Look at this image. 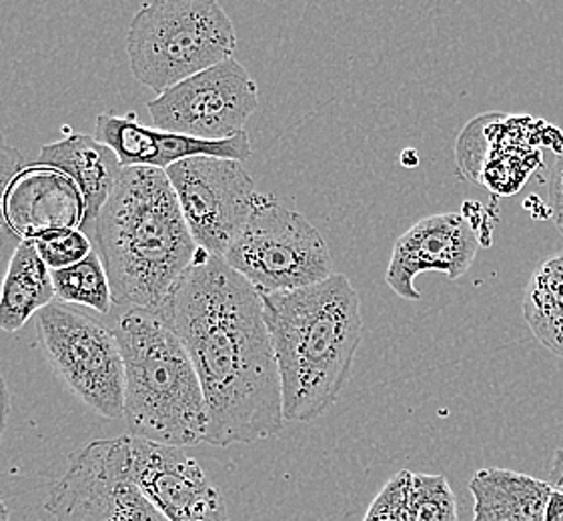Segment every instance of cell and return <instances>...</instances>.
<instances>
[{
  "label": "cell",
  "instance_id": "cell-27",
  "mask_svg": "<svg viewBox=\"0 0 563 521\" xmlns=\"http://www.w3.org/2000/svg\"><path fill=\"white\" fill-rule=\"evenodd\" d=\"M550 484L553 488L563 489V450L553 454L552 467H550Z\"/></svg>",
  "mask_w": 563,
  "mask_h": 521
},
{
  "label": "cell",
  "instance_id": "cell-22",
  "mask_svg": "<svg viewBox=\"0 0 563 521\" xmlns=\"http://www.w3.org/2000/svg\"><path fill=\"white\" fill-rule=\"evenodd\" d=\"M51 271L65 269L92 253V241L79 228L51 229L31 239Z\"/></svg>",
  "mask_w": 563,
  "mask_h": 521
},
{
  "label": "cell",
  "instance_id": "cell-21",
  "mask_svg": "<svg viewBox=\"0 0 563 521\" xmlns=\"http://www.w3.org/2000/svg\"><path fill=\"white\" fill-rule=\"evenodd\" d=\"M24 169L23 153L0 133V287L11 265L12 255L21 247L24 239L14 231L7 215V193L12 179Z\"/></svg>",
  "mask_w": 563,
  "mask_h": 521
},
{
  "label": "cell",
  "instance_id": "cell-16",
  "mask_svg": "<svg viewBox=\"0 0 563 521\" xmlns=\"http://www.w3.org/2000/svg\"><path fill=\"white\" fill-rule=\"evenodd\" d=\"M553 486L538 477L501 467L479 469L470 491L474 496V521H545Z\"/></svg>",
  "mask_w": 563,
  "mask_h": 521
},
{
  "label": "cell",
  "instance_id": "cell-18",
  "mask_svg": "<svg viewBox=\"0 0 563 521\" xmlns=\"http://www.w3.org/2000/svg\"><path fill=\"white\" fill-rule=\"evenodd\" d=\"M523 315L531 333L550 352L563 357V253L543 260L531 275Z\"/></svg>",
  "mask_w": 563,
  "mask_h": 521
},
{
  "label": "cell",
  "instance_id": "cell-5",
  "mask_svg": "<svg viewBox=\"0 0 563 521\" xmlns=\"http://www.w3.org/2000/svg\"><path fill=\"white\" fill-rule=\"evenodd\" d=\"M235 51V24L217 0H148L126 33L133 77L158 95Z\"/></svg>",
  "mask_w": 563,
  "mask_h": 521
},
{
  "label": "cell",
  "instance_id": "cell-9",
  "mask_svg": "<svg viewBox=\"0 0 563 521\" xmlns=\"http://www.w3.org/2000/svg\"><path fill=\"white\" fill-rule=\"evenodd\" d=\"M165 173L199 250L225 257L261 197L243 163L192 157Z\"/></svg>",
  "mask_w": 563,
  "mask_h": 521
},
{
  "label": "cell",
  "instance_id": "cell-4",
  "mask_svg": "<svg viewBox=\"0 0 563 521\" xmlns=\"http://www.w3.org/2000/svg\"><path fill=\"white\" fill-rule=\"evenodd\" d=\"M117 309L109 328L123 353L129 435L170 447L205 443L209 418L203 387L185 345L155 311Z\"/></svg>",
  "mask_w": 563,
  "mask_h": 521
},
{
  "label": "cell",
  "instance_id": "cell-3",
  "mask_svg": "<svg viewBox=\"0 0 563 521\" xmlns=\"http://www.w3.org/2000/svg\"><path fill=\"white\" fill-rule=\"evenodd\" d=\"M114 307L157 311L199 255L167 173L124 167L89 233Z\"/></svg>",
  "mask_w": 563,
  "mask_h": 521
},
{
  "label": "cell",
  "instance_id": "cell-17",
  "mask_svg": "<svg viewBox=\"0 0 563 521\" xmlns=\"http://www.w3.org/2000/svg\"><path fill=\"white\" fill-rule=\"evenodd\" d=\"M57 299L51 269L31 241L12 255L0 287V331L16 333Z\"/></svg>",
  "mask_w": 563,
  "mask_h": 521
},
{
  "label": "cell",
  "instance_id": "cell-6",
  "mask_svg": "<svg viewBox=\"0 0 563 521\" xmlns=\"http://www.w3.org/2000/svg\"><path fill=\"white\" fill-rule=\"evenodd\" d=\"M223 259L261 295L294 291L333 275L331 253L316 225L263 193Z\"/></svg>",
  "mask_w": 563,
  "mask_h": 521
},
{
  "label": "cell",
  "instance_id": "cell-28",
  "mask_svg": "<svg viewBox=\"0 0 563 521\" xmlns=\"http://www.w3.org/2000/svg\"><path fill=\"white\" fill-rule=\"evenodd\" d=\"M0 521H9V510H7L2 498H0Z\"/></svg>",
  "mask_w": 563,
  "mask_h": 521
},
{
  "label": "cell",
  "instance_id": "cell-1",
  "mask_svg": "<svg viewBox=\"0 0 563 521\" xmlns=\"http://www.w3.org/2000/svg\"><path fill=\"white\" fill-rule=\"evenodd\" d=\"M158 318L191 357L207 403L213 447L282 433L283 391L261 293L223 257L199 251Z\"/></svg>",
  "mask_w": 563,
  "mask_h": 521
},
{
  "label": "cell",
  "instance_id": "cell-13",
  "mask_svg": "<svg viewBox=\"0 0 563 521\" xmlns=\"http://www.w3.org/2000/svg\"><path fill=\"white\" fill-rule=\"evenodd\" d=\"M95 138L113 148L123 167L167 170L170 165L192 157H217L243 163L253 153L247 131L223 141H207L161 131L157 126L141 125L135 113L99 114L95 123Z\"/></svg>",
  "mask_w": 563,
  "mask_h": 521
},
{
  "label": "cell",
  "instance_id": "cell-19",
  "mask_svg": "<svg viewBox=\"0 0 563 521\" xmlns=\"http://www.w3.org/2000/svg\"><path fill=\"white\" fill-rule=\"evenodd\" d=\"M51 275L60 303L89 307L101 315H111L114 309L113 289L107 267L97 251L70 267L51 271Z\"/></svg>",
  "mask_w": 563,
  "mask_h": 521
},
{
  "label": "cell",
  "instance_id": "cell-2",
  "mask_svg": "<svg viewBox=\"0 0 563 521\" xmlns=\"http://www.w3.org/2000/svg\"><path fill=\"white\" fill-rule=\"evenodd\" d=\"M282 377L285 421L309 423L338 403L363 335L361 299L347 275L261 295Z\"/></svg>",
  "mask_w": 563,
  "mask_h": 521
},
{
  "label": "cell",
  "instance_id": "cell-24",
  "mask_svg": "<svg viewBox=\"0 0 563 521\" xmlns=\"http://www.w3.org/2000/svg\"><path fill=\"white\" fill-rule=\"evenodd\" d=\"M550 209H552V221L563 237V148L553 163L552 177H550Z\"/></svg>",
  "mask_w": 563,
  "mask_h": 521
},
{
  "label": "cell",
  "instance_id": "cell-8",
  "mask_svg": "<svg viewBox=\"0 0 563 521\" xmlns=\"http://www.w3.org/2000/svg\"><path fill=\"white\" fill-rule=\"evenodd\" d=\"M45 508L55 521H169L129 472V435L90 442L73 455Z\"/></svg>",
  "mask_w": 563,
  "mask_h": 521
},
{
  "label": "cell",
  "instance_id": "cell-10",
  "mask_svg": "<svg viewBox=\"0 0 563 521\" xmlns=\"http://www.w3.org/2000/svg\"><path fill=\"white\" fill-rule=\"evenodd\" d=\"M260 107V87L235 58L205 68L148 102L161 131L223 141L245 131Z\"/></svg>",
  "mask_w": 563,
  "mask_h": 521
},
{
  "label": "cell",
  "instance_id": "cell-11",
  "mask_svg": "<svg viewBox=\"0 0 563 521\" xmlns=\"http://www.w3.org/2000/svg\"><path fill=\"white\" fill-rule=\"evenodd\" d=\"M129 472L169 521H229L219 489L183 447L129 435Z\"/></svg>",
  "mask_w": 563,
  "mask_h": 521
},
{
  "label": "cell",
  "instance_id": "cell-15",
  "mask_svg": "<svg viewBox=\"0 0 563 521\" xmlns=\"http://www.w3.org/2000/svg\"><path fill=\"white\" fill-rule=\"evenodd\" d=\"M34 163L63 170L79 187L85 201V221L80 229L89 235L124 169L113 148L102 145L95 136L70 133L41 148Z\"/></svg>",
  "mask_w": 563,
  "mask_h": 521
},
{
  "label": "cell",
  "instance_id": "cell-20",
  "mask_svg": "<svg viewBox=\"0 0 563 521\" xmlns=\"http://www.w3.org/2000/svg\"><path fill=\"white\" fill-rule=\"evenodd\" d=\"M407 521H457V499L448 477L441 474H411Z\"/></svg>",
  "mask_w": 563,
  "mask_h": 521
},
{
  "label": "cell",
  "instance_id": "cell-23",
  "mask_svg": "<svg viewBox=\"0 0 563 521\" xmlns=\"http://www.w3.org/2000/svg\"><path fill=\"white\" fill-rule=\"evenodd\" d=\"M411 474L413 472L407 469L395 474L377 494V498L373 499L363 521H407V494Z\"/></svg>",
  "mask_w": 563,
  "mask_h": 521
},
{
  "label": "cell",
  "instance_id": "cell-12",
  "mask_svg": "<svg viewBox=\"0 0 563 521\" xmlns=\"http://www.w3.org/2000/svg\"><path fill=\"white\" fill-rule=\"evenodd\" d=\"M479 250L474 225L462 213L423 217L395 241L385 281L407 301H419V273L441 271L451 281L472 269Z\"/></svg>",
  "mask_w": 563,
  "mask_h": 521
},
{
  "label": "cell",
  "instance_id": "cell-26",
  "mask_svg": "<svg viewBox=\"0 0 563 521\" xmlns=\"http://www.w3.org/2000/svg\"><path fill=\"white\" fill-rule=\"evenodd\" d=\"M9 413H11V396H9L4 377L0 375V442H2V435H4L7 423H9Z\"/></svg>",
  "mask_w": 563,
  "mask_h": 521
},
{
  "label": "cell",
  "instance_id": "cell-14",
  "mask_svg": "<svg viewBox=\"0 0 563 521\" xmlns=\"http://www.w3.org/2000/svg\"><path fill=\"white\" fill-rule=\"evenodd\" d=\"M7 215L14 231L31 241L51 229L82 228L85 201L63 170L33 163L12 179Z\"/></svg>",
  "mask_w": 563,
  "mask_h": 521
},
{
  "label": "cell",
  "instance_id": "cell-7",
  "mask_svg": "<svg viewBox=\"0 0 563 521\" xmlns=\"http://www.w3.org/2000/svg\"><path fill=\"white\" fill-rule=\"evenodd\" d=\"M46 363L68 391L104 420L124 413V363L113 329L67 303L36 313Z\"/></svg>",
  "mask_w": 563,
  "mask_h": 521
},
{
  "label": "cell",
  "instance_id": "cell-25",
  "mask_svg": "<svg viewBox=\"0 0 563 521\" xmlns=\"http://www.w3.org/2000/svg\"><path fill=\"white\" fill-rule=\"evenodd\" d=\"M545 521H563V489H552L545 508Z\"/></svg>",
  "mask_w": 563,
  "mask_h": 521
}]
</instances>
